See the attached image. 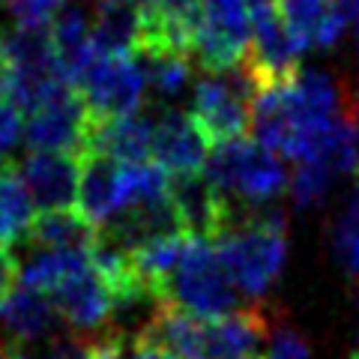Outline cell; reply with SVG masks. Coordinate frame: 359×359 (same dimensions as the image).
Returning <instances> with one entry per match:
<instances>
[{
	"instance_id": "6da1fadb",
	"label": "cell",
	"mask_w": 359,
	"mask_h": 359,
	"mask_svg": "<svg viewBox=\"0 0 359 359\" xmlns=\"http://www.w3.org/2000/svg\"><path fill=\"white\" fill-rule=\"evenodd\" d=\"M231 282L243 294L261 297L276 285L287 261V224L278 210H243L216 240Z\"/></svg>"
},
{
	"instance_id": "7a4b0ae2",
	"label": "cell",
	"mask_w": 359,
	"mask_h": 359,
	"mask_svg": "<svg viewBox=\"0 0 359 359\" xmlns=\"http://www.w3.org/2000/svg\"><path fill=\"white\" fill-rule=\"evenodd\" d=\"M156 299L195 318H224L237 306V290L224 269L216 243L189 240L180 264L156 285Z\"/></svg>"
},
{
	"instance_id": "3957f363",
	"label": "cell",
	"mask_w": 359,
	"mask_h": 359,
	"mask_svg": "<svg viewBox=\"0 0 359 359\" xmlns=\"http://www.w3.org/2000/svg\"><path fill=\"white\" fill-rule=\"evenodd\" d=\"M207 180L224 198L245 204V210H261L290 186L282 156L249 138L216 144L207 159Z\"/></svg>"
},
{
	"instance_id": "277c9868",
	"label": "cell",
	"mask_w": 359,
	"mask_h": 359,
	"mask_svg": "<svg viewBox=\"0 0 359 359\" xmlns=\"http://www.w3.org/2000/svg\"><path fill=\"white\" fill-rule=\"evenodd\" d=\"M257 93L261 84L245 60L228 72H204L198 78L192 93V117L212 147L245 138V132L252 129V105Z\"/></svg>"
},
{
	"instance_id": "5b68a950",
	"label": "cell",
	"mask_w": 359,
	"mask_h": 359,
	"mask_svg": "<svg viewBox=\"0 0 359 359\" xmlns=\"http://www.w3.org/2000/svg\"><path fill=\"white\" fill-rule=\"evenodd\" d=\"M90 129H93V114L84 96L75 84H66L27 117L25 141L30 153H66L81 159L90 147Z\"/></svg>"
},
{
	"instance_id": "8992f818",
	"label": "cell",
	"mask_w": 359,
	"mask_h": 359,
	"mask_svg": "<svg viewBox=\"0 0 359 359\" xmlns=\"http://www.w3.org/2000/svg\"><path fill=\"white\" fill-rule=\"evenodd\" d=\"M252 45L249 0H204L195 42V60L204 72H228L240 66Z\"/></svg>"
},
{
	"instance_id": "52a82bcc",
	"label": "cell",
	"mask_w": 359,
	"mask_h": 359,
	"mask_svg": "<svg viewBox=\"0 0 359 359\" xmlns=\"http://www.w3.org/2000/svg\"><path fill=\"white\" fill-rule=\"evenodd\" d=\"M78 93L84 96L90 114L99 120L111 117H129L138 114L144 102V78L141 66L135 60H120V57H96L87 63V69L75 81Z\"/></svg>"
},
{
	"instance_id": "ba28073f",
	"label": "cell",
	"mask_w": 359,
	"mask_h": 359,
	"mask_svg": "<svg viewBox=\"0 0 359 359\" xmlns=\"http://www.w3.org/2000/svg\"><path fill=\"white\" fill-rule=\"evenodd\" d=\"M299 42L276 4L252 6V45L245 66L264 87H282L299 72Z\"/></svg>"
},
{
	"instance_id": "9c48e42d",
	"label": "cell",
	"mask_w": 359,
	"mask_h": 359,
	"mask_svg": "<svg viewBox=\"0 0 359 359\" xmlns=\"http://www.w3.org/2000/svg\"><path fill=\"white\" fill-rule=\"evenodd\" d=\"M168 198H171L177 219L183 224V233L195 240L216 243L233 224L237 207L210 183L207 174H174L171 186H168Z\"/></svg>"
},
{
	"instance_id": "30bf717a",
	"label": "cell",
	"mask_w": 359,
	"mask_h": 359,
	"mask_svg": "<svg viewBox=\"0 0 359 359\" xmlns=\"http://www.w3.org/2000/svg\"><path fill=\"white\" fill-rule=\"evenodd\" d=\"M25 186L39 212L75 210L78 183H81V159L66 153H30L18 165Z\"/></svg>"
},
{
	"instance_id": "8fae6325",
	"label": "cell",
	"mask_w": 359,
	"mask_h": 359,
	"mask_svg": "<svg viewBox=\"0 0 359 359\" xmlns=\"http://www.w3.org/2000/svg\"><path fill=\"white\" fill-rule=\"evenodd\" d=\"M153 159L168 174H201L210 159V141L192 114L165 111L153 120Z\"/></svg>"
},
{
	"instance_id": "7c38bea8",
	"label": "cell",
	"mask_w": 359,
	"mask_h": 359,
	"mask_svg": "<svg viewBox=\"0 0 359 359\" xmlns=\"http://www.w3.org/2000/svg\"><path fill=\"white\" fill-rule=\"evenodd\" d=\"M126 210V165L102 153L81 156V183H78V212L102 228L117 212Z\"/></svg>"
},
{
	"instance_id": "4fadbf2b",
	"label": "cell",
	"mask_w": 359,
	"mask_h": 359,
	"mask_svg": "<svg viewBox=\"0 0 359 359\" xmlns=\"http://www.w3.org/2000/svg\"><path fill=\"white\" fill-rule=\"evenodd\" d=\"M48 297L60 318L84 332L105 327L111 320V314H114V290L96 273L93 264H87L84 269L72 273L63 285L54 287Z\"/></svg>"
},
{
	"instance_id": "5bb4252c",
	"label": "cell",
	"mask_w": 359,
	"mask_h": 359,
	"mask_svg": "<svg viewBox=\"0 0 359 359\" xmlns=\"http://www.w3.org/2000/svg\"><path fill=\"white\" fill-rule=\"evenodd\" d=\"M90 36L99 57L135 60L144 45V15L135 0H90Z\"/></svg>"
},
{
	"instance_id": "9a60e30c",
	"label": "cell",
	"mask_w": 359,
	"mask_h": 359,
	"mask_svg": "<svg viewBox=\"0 0 359 359\" xmlns=\"http://www.w3.org/2000/svg\"><path fill=\"white\" fill-rule=\"evenodd\" d=\"M87 153H102L120 165H147L153 159V120L144 114L93 117Z\"/></svg>"
},
{
	"instance_id": "2e32d148",
	"label": "cell",
	"mask_w": 359,
	"mask_h": 359,
	"mask_svg": "<svg viewBox=\"0 0 359 359\" xmlns=\"http://www.w3.org/2000/svg\"><path fill=\"white\" fill-rule=\"evenodd\" d=\"M276 6L299 48H332L347 25L341 0H276Z\"/></svg>"
},
{
	"instance_id": "e0dca14e",
	"label": "cell",
	"mask_w": 359,
	"mask_h": 359,
	"mask_svg": "<svg viewBox=\"0 0 359 359\" xmlns=\"http://www.w3.org/2000/svg\"><path fill=\"white\" fill-rule=\"evenodd\" d=\"M269 339V318L261 306L233 309L224 318L210 320V353L212 359H245L261 356V344Z\"/></svg>"
},
{
	"instance_id": "ac0fdd59",
	"label": "cell",
	"mask_w": 359,
	"mask_h": 359,
	"mask_svg": "<svg viewBox=\"0 0 359 359\" xmlns=\"http://www.w3.org/2000/svg\"><path fill=\"white\" fill-rule=\"evenodd\" d=\"M48 39L63 75L69 78V84H75L87 63L96 57L93 36H90V13L78 4H63L48 27Z\"/></svg>"
},
{
	"instance_id": "d6986e66",
	"label": "cell",
	"mask_w": 359,
	"mask_h": 359,
	"mask_svg": "<svg viewBox=\"0 0 359 359\" xmlns=\"http://www.w3.org/2000/svg\"><path fill=\"white\" fill-rule=\"evenodd\" d=\"M0 320L4 327L15 335V339H39V335H48L57 327L60 314L54 309V302L48 294H39L33 287L15 285L9 290V297L0 306Z\"/></svg>"
},
{
	"instance_id": "ffe728a7",
	"label": "cell",
	"mask_w": 359,
	"mask_h": 359,
	"mask_svg": "<svg viewBox=\"0 0 359 359\" xmlns=\"http://www.w3.org/2000/svg\"><path fill=\"white\" fill-rule=\"evenodd\" d=\"M33 198L25 186L21 171L6 162L0 168V245L15 255L33 224Z\"/></svg>"
},
{
	"instance_id": "44dd1931",
	"label": "cell",
	"mask_w": 359,
	"mask_h": 359,
	"mask_svg": "<svg viewBox=\"0 0 359 359\" xmlns=\"http://www.w3.org/2000/svg\"><path fill=\"white\" fill-rule=\"evenodd\" d=\"M96 231L99 228H93L78 212V207L39 212L21 245H33V249H90L96 240Z\"/></svg>"
},
{
	"instance_id": "7402d4cb",
	"label": "cell",
	"mask_w": 359,
	"mask_h": 359,
	"mask_svg": "<svg viewBox=\"0 0 359 359\" xmlns=\"http://www.w3.org/2000/svg\"><path fill=\"white\" fill-rule=\"evenodd\" d=\"M135 63L141 66L147 84L165 99L180 96L189 87V81H192V75H195L192 57H186V54H174V51H141L138 57H135Z\"/></svg>"
},
{
	"instance_id": "603a6c76",
	"label": "cell",
	"mask_w": 359,
	"mask_h": 359,
	"mask_svg": "<svg viewBox=\"0 0 359 359\" xmlns=\"http://www.w3.org/2000/svg\"><path fill=\"white\" fill-rule=\"evenodd\" d=\"M332 252L353 278H359V189L347 198L344 210L332 224Z\"/></svg>"
},
{
	"instance_id": "cb8c5ba5",
	"label": "cell",
	"mask_w": 359,
	"mask_h": 359,
	"mask_svg": "<svg viewBox=\"0 0 359 359\" xmlns=\"http://www.w3.org/2000/svg\"><path fill=\"white\" fill-rule=\"evenodd\" d=\"M332 183H335V174L323 162H299L294 177H290L287 192L297 207H314L330 195Z\"/></svg>"
},
{
	"instance_id": "d4e9b609",
	"label": "cell",
	"mask_w": 359,
	"mask_h": 359,
	"mask_svg": "<svg viewBox=\"0 0 359 359\" xmlns=\"http://www.w3.org/2000/svg\"><path fill=\"white\" fill-rule=\"evenodd\" d=\"M66 0H6V13L13 15L18 30H45Z\"/></svg>"
},
{
	"instance_id": "484cf974",
	"label": "cell",
	"mask_w": 359,
	"mask_h": 359,
	"mask_svg": "<svg viewBox=\"0 0 359 359\" xmlns=\"http://www.w3.org/2000/svg\"><path fill=\"white\" fill-rule=\"evenodd\" d=\"M264 359H314L309 344L299 339V332H294L290 327H278L269 339V351Z\"/></svg>"
},
{
	"instance_id": "4316f807",
	"label": "cell",
	"mask_w": 359,
	"mask_h": 359,
	"mask_svg": "<svg viewBox=\"0 0 359 359\" xmlns=\"http://www.w3.org/2000/svg\"><path fill=\"white\" fill-rule=\"evenodd\" d=\"M45 359H99V351H96V341H90L81 332H75V335L54 339Z\"/></svg>"
},
{
	"instance_id": "83f0119b",
	"label": "cell",
	"mask_w": 359,
	"mask_h": 359,
	"mask_svg": "<svg viewBox=\"0 0 359 359\" xmlns=\"http://www.w3.org/2000/svg\"><path fill=\"white\" fill-rule=\"evenodd\" d=\"M15 282H18V261L13 252L0 245V306L9 297V290L15 287Z\"/></svg>"
},
{
	"instance_id": "f1b7e54d",
	"label": "cell",
	"mask_w": 359,
	"mask_h": 359,
	"mask_svg": "<svg viewBox=\"0 0 359 359\" xmlns=\"http://www.w3.org/2000/svg\"><path fill=\"white\" fill-rule=\"evenodd\" d=\"M123 359H174V356L165 353V351H159V347H153V344H144V341H138V339H129Z\"/></svg>"
},
{
	"instance_id": "f546056e",
	"label": "cell",
	"mask_w": 359,
	"mask_h": 359,
	"mask_svg": "<svg viewBox=\"0 0 359 359\" xmlns=\"http://www.w3.org/2000/svg\"><path fill=\"white\" fill-rule=\"evenodd\" d=\"M347 120L353 129V141H356V153H359V87H347Z\"/></svg>"
},
{
	"instance_id": "4dcf8cb0",
	"label": "cell",
	"mask_w": 359,
	"mask_h": 359,
	"mask_svg": "<svg viewBox=\"0 0 359 359\" xmlns=\"http://www.w3.org/2000/svg\"><path fill=\"white\" fill-rule=\"evenodd\" d=\"M344 15L353 25V45H356V60H359V0H341Z\"/></svg>"
},
{
	"instance_id": "1f68e13d",
	"label": "cell",
	"mask_w": 359,
	"mask_h": 359,
	"mask_svg": "<svg viewBox=\"0 0 359 359\" xmlns=\"http://www.w3.org/2000/svg\"><path fill=\"white\" fill-rule=\"evenodd\" d=\"M135 4H138V9H141V15H144V18H150V15L159 13L162 0H135Z\"/></svg>"
},
{
	"instance_id": "d6a6232c",
	"label": "cell",
	"mask_w": 359,
	"mask_h": 359,
	"mask_svg": "<svg viewBox=\"0 0 359 359\" xmlns=\"http://www.w3.org/2000/svg\"><path fill=\"white\" fill-rule=\"evenodd\" d=\"M356 330H359V297H356ZM353 359H359V332H356V351H353Z\"/></svg>"
},
{
	"instance_id": "836d02e7",
	"label": "cell",
	"mask_w": 359,
	"mask_h": 359,
	"mask_svg": "<svg viewBox=\"0 0 359 359\" xmlns=\"http://www.w3.org/2000/svg\"><path fill=\"white\" fill-rule=\"evenodd\" d=\"M9 359H30L25 351H18V347H13V351H9Z\"/></svg>"
},
{
	"instance_id": "e575fe53",
	"label": "cell",
	"mask_w": 359,
	"mask_h": 359,
	"mask_svg": "<svg viewBox=\"0 0 359 359\" xmlns=\"http://www.w3.org/2000/svg\"><path fill=\"white\" fill-rule=\"evenodd\" d=\"M9 351H13V347H9L6 341H0V359H9Z\"/></svg>"
},
{
	"instance_id": "d590c367",
	"label": "cell",
	"mask_w": 359,
	"mask_h": 359,
	"mask_svg": "<svg viewBox=\"0 0 359 359\" xmlns=\"http://www.w3.org/2000/svg\"><path fill=\"white\" fill-rule=\"evenodd\" d=\"M245 359H264V356H245Z\"/></svg>"
}]
</instances>
